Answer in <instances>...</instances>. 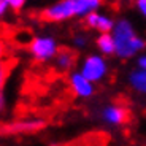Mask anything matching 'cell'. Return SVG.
Instances as JSON below:
<instances>
[{"label": "cell", "mask_w": 146, "mask_h": 146, "mask_svg": "<svg viewBox=\"0 0 146 146\" xmlns=\"http://www.w3.org/2000/svg\"><path fill=\"white\" fill-rule=\"evenodd\" d=\"M100 0H60L43 8L40 16L46 22H64L72 18L84 19L94 11H100Z\"/></svg>", "instance_id": "obj_1"}, {"label": "cell", "mask_w": 146, "mask_h": 146, "mask_svg": "<svg viewBox=\"0 0 146 146\" xmlns=\"http://www.w3.org/2000/svg\"><path fill=\"white\" fill-rule=\"evenodd\" d=\"M113 38L116 43V56L121 59L138 57L146 48V41L135 30L133 24L127 18L116 19L113 30Z\"/></svg>", "instance_id": "obj_2"}, {"label": "cell", "mask_w": 146, "mask_h": 146, "mask_svg": "<svg viewBox=\"0 0 146 146\" xmlns=\"http://www.w3.org/2000/svg\"><path fill=\"white\" fill-rule=\"evenodd\" d=\"M60 48L54 36L49 35H38L33 36L29 43V52L38 62H49L57 57Z\"/></svg>", "instance_id": "obj_3"}, {"label": "cell", "mask_w": 146, "mask_h": 146, "mask_svg": "<svg viewBox=\"0 0 146 146\" xmlns=\"http://www.w3.org/2000/svg\"><path fill=\"white\" fill-rule=\"evenodd\" d=\"M80 72L84 78H88L91 83L97 84L103 81L108 76V62L102 54H88L81 60L80 64Z\"/></svg>", "instance_id": "obj_4"}, {"label": "cell", "mask_w": 146, "mask_h": 146, "mask_svg": "<svg viewBox=\"0 0 146 146\" xmlns=\"http://www.w3.org/2000/svg\"><path fill=\"white\" fill-rule=\"evenodd\" d=\"M46 125V121L40 117H27V119H18L8 122L3 125V133L8 135H29L41 130Z\"/></svg>", "instance_id": "obj_5"}, {"label": "cell", "mask_w": 146, "mask_h": 146, "mask_svg": "<svg viewBox=\"0 0 146 146\" xmlns=\"http://www.w3.org/2000/svg\"><path fill=\"white\" fill-rule=\"evenodd\" d=\"M100 119L110 127H121L129 119V108L121 103H108L100 111Z\"/></svg>", "instance_id": "obj_6"}, {"label": "cell", "mask_w": 146, "mask_h": 146, "mask_svg": "<svg viewBox=\"0 0 146 146\" xmlns=\"http://www.w3.org/2000/svg\"><path fill=\"white\" fill-rule=\"evenodd\" d=\"M68 86L78 99H91L95 94V84L91 83L88 78H84L80 70L68 75Z\"/></svg>", "instance_id": "obj_7"}, {"label": "cell", "mask_w": 146, "mask_h": 146, "mask_svg": "<svg viewBox=\"0 0 146 146\" xmlns=\"http://www.w3.org/2000/svg\"><path fill=\"white\" fill-rule=\"evenodd\" d=\"M84 22L89 29L97 30L99 33H113L114 26H116V21L102 11H94V13L88 15L84 18Z\"/></svg>", "instance_id": "obj_8"}, {"label": "cell", "mask_w": 146, "mask_h": 146, "mask_svg": "<svg viewBox=\"0 0 146 146\" xmlns=\"http://www.w3.org/2000/svg\"><path fill=\"white\" fill-rule=\"evenodd\" d=\"M76 62V52L68 48H60L57 57L54 59V65L60 72H70ZM72 73V72H70Z\"/></svg>", "instance_id": "obj_9"}, {"label": "cell", "mask_w": 146, "mask_h": 146, "mask_svg": "<svg viewBox=\"0 0 146 146\" xmlns=\"http://www.w3.org/2000/svg\"><path fill=\"white\" fill-rule=\"evenodd\" d=\"M95 46L99 49V54H102L103 57L116 56V43H114L113 33H100L95 38Z\"/></svg>", "instance_id": "obj_10"}, {"label": "cell", "mask_w": 146, "mask_h": 146, "mask_svg": "<svg viewBox=\"0 0 146 146\" xmlns=\"http://www.w3.org/2000/svg\"><path fill=\"white\" fill-rule=\"evenodd\" d=\"M127 83L135 92L146 95V72L145 70H140V68L132 70L127 76Z\"/></svg>", "instance_id": "obj_11"}, {"label": "cell", "mask_w": 146, "mask_h": 146, "mask_svg": "<svg viewBox=\"0 0 146 146\" xmlns=\"http://www.w3.org/2000/svg\"><path fill=\"white\" fill-rule=\"evenodd\" d=\"M72 43H73V46L76 48V49H83V48L88 46L89 38H88V35H86V33L80 32V33H75V35H73Z\"/></svg>", "instance_id": "obj_12"}, {"label": "cell", "mask_w": 146, "mask_h": 146, "mask_svg": "<svg viewBox=\"0 0 146 146\" xmlns=\"http://www.w3.org/2000/svg\"><path fill=\"white\" fill-rule=\"evenodd\" d=\"M8 5H10V10L21 11L24 8V5H26V2L24 0H8Z\"/></svg>", "instance_id": "obj_13"}, {"label": "cell", "mask_w": 146, "mask_h": 146, "mask_svg": "<svg viewBox=\"0 0 146 146\" xmlns=\"http://www.w3.org/2000/svg\"><path fill=\"white\" fill-rule=\"evenodd\" d=\"M135 7L138 10V13L146 19V0H137L135 2Z\"/></svg>", "instance_id": "obj_14"}, {"label": "cell", "mask_w": 146, "mask_h": 146, "mask_svg": "<svg viewBox=\"0 0 146 146\" xmlns=\"http://www.w3.org/2000/svg\"><path fill=\"white\" fill-rule=\"evenodd\" d=\"M137 68L146 72V54H140L138 57H137Z\"/></svg>", "instance_id": "obj_15"}, {"label": "cell", "mask_w": 146, "mask_h": 146, "mask_svg": "<svg viewBox=\"0 0 146 146\" xmlns=\"http://www.w3.org/2000/svg\"><path fill=\"white\" fill-rule=\"evenodd\" d=\"M7 11H10V5H8V0H2L0 2V15L5 16Z\"/></svg>", "instance_id": "obj_16"}]
</instances>
